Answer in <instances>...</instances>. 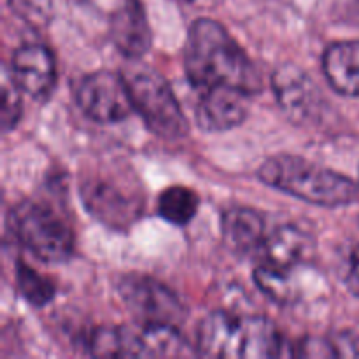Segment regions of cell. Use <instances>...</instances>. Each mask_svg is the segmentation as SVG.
Returning a JSON list of instances; mask_svg holds the SVG:
<instances>
[{"mask_svg": "<svg viewBox=\"0 0 359 359\" xmlns=\"http://www.w3.org/2000/svg\"><path fill=\"white\" fill-rule=\"evenodd\" d=\"M200 198L186 186H170L158 196V212L165 221L184 226L198 212Z\"/></svg>", "mask_w": 359, "mask_h": 359, "instance_id": "2e32d148", "label": "cell"}, {"mask_svg": "<svg viewBox=\"0 0 359 359\" xmlns=\"http://www.w3.org/2000/svg\"><path fill=\"white\" fill-rule=\"evenodd\" d=\"M195 119L203 132H226L244 123L248 116L245 98L249 95L228 86L200 90Z\"/></svg>", "mask_w": 359, "mask_h": 359, "instance_id": "8fae6325", "label": "cell"}, {"mask_svg": "<svg viewBox=\"0 0 359 359\" xmlns=\"http://www.w3.org/2000/svg\"><path fill=\"white\" fill-rule=\"evenodd\" d=\"M20 90L16 84L9 86V83H4L2 90V126L4 132H9L14 128L21 116V100H20Z\"/></svg>", "mask_w": 359, "mask_h": 359, "instance_id": "ffe728a7", "label": "cell"}, {"mask_svg": "<svg viewBox=\"0 0 359 359\" xmlns=\"http://www.w3.org/2000/svg\"><path fill=\"white\" fill-rule=\"evenodd\" d=\"M342 280L346 284L347 291L359 298V245H354L349 255H347Z\"/></svg>", "mask_w": 359, "mask_h": 359, "instance_id": "603a6c76", "label": "cell"}, {"mask_svg": "<svg viewBox=\"0 0 359 359\" xmlns=\"http://www.w3.org/2000/svg\"><path fill=\"white\" fill-rule=\"evenodd\" d=\"M223 238L238 252H252L262 249L265 242V221L256 210L248 207H231L221 219Z\"/></svg>", "mask_w": 359, "mask_h": 359, "instance_id": "9a60e30c", "label": "cell"}, {"mask_svg": "<svg viewBox=\"0 0 359 359\" xmlns=\"http://www.w3.org/2000/svg\"><path fill=\"white\" fill-rule=\"evenodd\" d=\"M16 286L21 297L35 307L48 305L56 294L55 284L23 262L16 263Z\"/></svg>", "mask_w": 359, "mask_h": 359, "instance_id": "ac0fdd59", "label": "cell"}, {"mask_svg": "<svg viewBox=\"0 0 359 359\" xmlns=\"http://www.w3.org/2000/svg\"><path fill=\"white\" fill-rule=\"evenodd\" d=\"M272 90L284 114L293 123L309 125L321 119L325 97L300 67L280 65L272 76Z\"/></svg>", "mask_w": 359, "mask_h": 359, "instance_id": "9c48e42d", "label": "cell"}, {"mask_svg": "<svg viewBox=\"0 0 359 359\" xmlns=\"http://www.w3.org/2000/svg\"><path fill=\"white\" fill-rule=\"evenodd\" d=\"M88 349L93 356L100 358H130L133 356L132 328L125 326H105L91 333Z\"/></svg>", "mask_w": 359, "mask_h": 359, "instance_id": "e0dca14e", "label": "cell"}, {"mask_svg": "<svg viewBox=\"0 0 359 359\" xmlns=\"http://www.w3.org/2000/svg\"><path fill=\"white\" fill-rule=\"evenodd\" d=\"M76 98L81 111L97 123L123 121L135 111L121 72L97 70L90 74L81 81Z\"/></svg>", "mask_w": 359, "mask_h": 359, "instance_id": "ba28073f", "label": "cell"}, {"mask_svg": "<svg viewBox=\"0 0 359 359\" xmlns=\"http://www.w3.org/2000/svg\"><path fill=\"white\" fill-rule=\"evenodd\" d=\"M111 37L116 48L130 60H139L151 48V30L139 0H123L112 16Z\"/></svg>", "mask_w": 359, "mask_h": 359, "instance_id": "7c38bea8", "label": "cell"}, {"mask_svg": "<svg viewBox=\"0 0 359 359\" xmlns=\"http://www.w3.org/2000/svg\"><path fill=\"white\" fill-rule=\"evenodd\" d=\"M184 70L198 90L228 86L245 95L263 90L262 74L255 62L226 28L210 18L193 21L184 46Z\"/></svg>", "mask_w": 359, "mask_h": 359, "instance_id": "6da1fadb", "label": "cell"}, {"mask_svg": "<svg viewBox=\"0 0 359 359\" xmlns=\"http://www.w3.org/2000/svg\"><path fill=\"white\" fill-rule=\"evenodd\" d=\"M263 184L321 207H342L359 196V186L344 174L297 154L279 153L258 168Z\"/></svg>", "mask_w": 359, "mask_h": 359, "instance_id": "3957f363", "label": "cell"}, {"mask_svg": "<svg viewBox=\"0 0 359 359\" xmlns=\"http://www.w3.org/2000/svg\"><path fill=\"white\" fill-rule=\"evenodd\" d=\"M259 251L265 259L263 265L280 270H294L309 262L314 251V244L309 233L302 231L300 228L286 224L269 235Z\"/></svg>", "mask_w": 359, "mask_h": 359, "instance_id": "4fadbf2b", "label": "cell"}, {"mask_svg": "<svg viewBox=\"0 0 359 359\" xmlns=\"http://www.w3.org/2000/svg\"><path fill=\"white\" fill-rule=\"evenodd\" d=\"M118 293L140 325H165L179 328L186 319V309L177 294L153 277H123L118 284Z\"/></svg>", "mask_w": 359, "mask_h": 359, "instance_id": "52a82bcc", "label": "cell"}, {"mask_svg": "<svg viewBox=\"0 0 359 359\" xmlns=\"http://www.w3.org/2000/svg\"><path fill=\"white\" fill-rule=\"evenodd\" d=\"M11 81L28 97H48L56 84V62L53 53L42 44H25L11 60Z\"/></svg>", "mask_w": 359, "mask_h": 359, "instance_id": "30bf717a", "label": "cell"}, {"mask_svg": "<svg viewBox=\"0 0 359 359\" xmlns=\"http://www.w3.org/2000/svg\"><path fill=\"white\" fill-rule=\"evenodd\" d=\"M11 226L16 241L41 262L63 263L72 256V230L46 203H21L11 214Z\"/></svg>", "mask_w": 359, "mask_h": 359, "instance_id": "5b68a950", "label": "cell"}, {"mask_svg": "<svg viewBox=\"0 0 359 359\" xmlns=\"http://www.w3.org/2000/svg\"><path fill=\"white\" fill-rule=\"evenodd\" d=\"M291 272L293 270H280L273 266L262 265L256 269L255 280L259 286V290L269 298L276 302H290L293 300L294 291L293 283H291Z\"/></svg>", "mask_w": 359, "mask_h": 359, "instance_id": "d6986e66", "label": "cell"}, {"mask_svg": "<svg viewBox=\"0 0 359 359\" xmlns=\"http://www.w3.org/2000/svg\"><path fill=\"white\" fill-rule=\"evenodd\" d=\"M121 74L128 86L133 109L154 135L170 140L188 135L189 125L184 112L170 84L160 72L142 63H133Z\"/></svg>", "mask_w": 359, "mask_h": 359, "instance_id": "277c9868", "label": "cell"}, {"mask_svg": "<svg viewBox=\"0 0 359 359\" xmlns=\"http://www.w3.org/2000/svg\"><path fill=\"white\" fill-rule=\"evenodd\" d=\"M196 354L209 358L294 356L279 330L265 318H241L217 311L203 318L196 332Z\"/></svg>", "mask_w": 359, "mask_h": 359, "instance_id": "7a4b0ae2", "label": "cell"}, {"mask_svg": "<svg viewBox=\"0 0 359 359\" xmlns=\"http://www.w3.org/2000/svg\"><path fill=\"white\" fill-rule=\"evenodd\" d=\"M323 70L330 86L346 97H359V41H339L326 48Z\"/></svg>", "mask_w": 359, "mask_h": 359, "instance_id": "5bb4252c", "label": "cell"}, {"mask_svg": "<svg viewBox=\"0 0 359 359\" xmlns=\"http://www.w3.org/2000/svg\"><path fill=\"white\" fill-rule=\"evenodd\" d=\"M294 356L302 358H335L333 347L330 340L316 339V337H309V339L302 340L297 347H294Z\"/></svg>", "mask_w": 359, "mask_h": 359, "instance_id": "44dd1931", "label": "cell"}, {"mask_svg": "<svg viewBox=\"0 0 359 359\" xmlns=\"http://www.w3.org/2000/svg\"><path fill=\"white\" fill-rule=\"evenodd\" d=\"M81 198L98 221L112 228H126L142 212L139 191L130 188L125 177L111 172H93L81 179Z\"/></svg>", "mask_w": 359, "mask_h": 359, "instance_id": "8992f818", "label": "cell"}, {"mask_svg": "<svg viewBox=\"0 0 359 359\" xmlns=\"http://www.w3.org/2000/svg\"><path fill=\"white\" fill-rule=\"evenodd\" d=\"M335 358H359V337L351 332L337 333L330 339Z\"/></svg>", "mask_w": 359, "mask_h": 359, "instance_id": "7402d4cb", "label": "cell"}]
</instances>
